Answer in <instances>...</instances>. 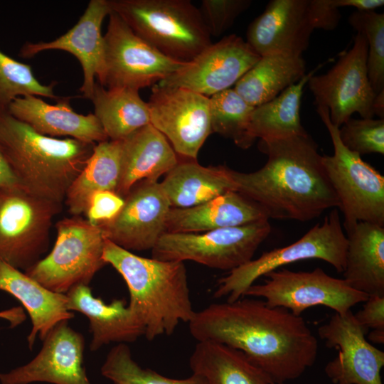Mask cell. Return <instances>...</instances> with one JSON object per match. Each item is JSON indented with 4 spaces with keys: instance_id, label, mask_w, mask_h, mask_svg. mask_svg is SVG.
Listing matches in <instances>:
<instances>
[{
    "instance_id": "1",
    "label": "cell",
    "mask_w": 384,
    "mask_h": 384,
    "mask_svg": "<svg viewBox=\"0 0 384 384\" xmlns=\"http://www.w3.org/2000/svg\"><path fill=\"white\" fill-rule=\"evenodd\" d=\"M188 325L196 340L240 351L276 383L300 377L318 353V340L301 316L264 300L212 304L196 311Z\"/></svg>"
},
{
    "instance_id": "2",
    "label": "cell",
    "mask_w": 384,
    "mask_h": 384,
    "mask_svg": "<svg viewBox=\"0 0 384 384\" xmlns=\"http://www.w3.org/2000/svg\"><path fill=\"white\" fill-rule=\"evenodd\" d=\"M258 148L267 156L262 168L250 173L229 169V174L236 191L258 203L269 218L309 221L338 208L318 145L308 134L260 139Z\"/></svg>"
},
{
    "instance_id": "3",
    "label": "cell",
    "mask_w": 384,
    "mask_h": 384,
    "mask_svg": "<svg viewBox=\"0 0 384 384\" xmlns=\"http://www.w3.org/2000/svg\"><path fill=\"white\" fill-rule=\"evenodd\" d=\"M103 259L125 281L128 306L149 341L171 335L181 322L188 323L193 317L183 262L141 257L107 239Z\"/></svg>"
},
{
    "instance_id": "4",
    "label": "cell",
    "mask_w": 384,
    "mask_h": 384,
    "mask_svg": "<svg viewBox=\"0 0 384 384\" xmlns=\"http://www.w3.org/2000/svg\"><path fill=\"white\" fill-rule=\"evenodd\" d=\"M43 135L8 112H0V150L21 186L62 204L95 145Z\"/></svg>"
},
{
    "instance_id": "5",
    "label": "cell",
    "mask_w": 384,
    "mask_h": 384,
    "mask_svg": "<svg viewBox=\"0 0 384 384\" xmlns=\"http://www.w3.org/2000/svg\"><path fill=\"white\" fill-rule=\"evenodd\" d=\"M112 11L164 55L189 62L210 46L199 9L188 0H110Z\"/></svg>"
},
{
    "instance_id": "6",
    "label": "cell",
    "mask_w": 384,
    "mask_h": 384,
    "mask_svg": "<svg viewBox=\"0 0 384 384\" xmlns=\"http://www.w3.org/2000/svg\"><path fill=\"white\" fill-rule=\"evenodd\" d=\"M347 238L343 231L338 208H334L322 223H318L296 242L263 253L255 260L234 269L218 281L215 298L238 300L262 276L280 267L309 259L325 261L338 273L346 267Z\"/></svg>"
},
{
    "instance_id": "7",
    "label": "cell",
    "mask_w": 384,
    "mask_h": 384,
    "mask_svg": "<svg viewBox=\"0 0 384 384\" xmlns=\"http://www.w3.org/2000/svg\"><path fill=\"white\" fill-rule=\"evenodd\" d=\"M316 112L334 146V154L323 155L322 162L338 197L346 231L358 222L384 226V176L343 144L327 107L316 106Z\"/></svg>"
},
{
    "instance_id": "8",
    "label": "cell",
    "mask_w": 384,
    "mask_h": 384,
    "mask_svg": "<svg viewBox=\"0 0 384 384\" xmlns=\"http://www.w3.org/2000/svg\"><path fill=\"white\" fill-rule=\"evenodd\" d=\"M57 238L50 253L24 272L47 289L66 294L73 287L89 285L106 264L105 237L102 230L80 216L55 224Z\"/></svg>"
},
{
    "instance_id": "9",
    "label": "cell",
    "mask_w": 384,
    "mask_h": 384,
    "mask_svg": "<svg viewBox=\"0 0 384 384\" xmlns=\"http://www.w3.org/2000/svg\"><path fill=\"white\" fill-rule=\"evenodd\" d=\"M62 204L23 187L0 189V260L23 272L41 260Z\"/></svg>"
},
{
    "instance_id": "10",
    "label": "cell",
    "mask_w": 384,
    "mask_h": 384,
    "mask_svg": "<svg viewBox=\"0 0 384 384\" xmlns=\"http://www.w3.org/2000/svg\"><path fill=\"white\" fill-rule=\"evenodd\" d=\"M271 232L269 220L200 233H164L151 250L152 258L191 260L225 270L236 269L251 260Z\"/></svg>"
},
{
    "instance_id": "11",
    "label": "cell",
    "mask_w": 384,
    "mask_h": 384,
    "mask_svg": "<svg viewBox=\"0 0 384 384\" xmlns=\"http://www.w3.org/2000/svg\"><path fill=\"white\" fill-rule=\"evenodd\" d=\"M109 16L104 37L103 87L135 90L154 85L186 63L164 55L137 36L115 12Z\"/></svg>"
},
{
    "instance_id": "12",
    "label": "cell",
    "mask_w": 384,
    "mask_h": 384,
    "mask_svg": "<svg viewBox=\"0 0 384 384\" xmlns=\"http://www.w3.org/2000/svg\"><path fill=\"white\" fill-rule=\"evenodd\" d=\"M265 276L267 279L262 284H253L244 296L263 298L270 306L284 308L296 316L320 305L343 315L369 297L351 287L343 279L331 277L319 267L310 272L282 268Z\"/></svg>"
},
{
    "instance_id": "13",
    "label": "cell",
    "mask_w": 384,
    "mask_h": 384,
    "mask_svg": "<svg viewBox=\"0 0 384 384\" xmlns=\"http://www.w3.org/2000/svg\"><path fill=\"white\" fill-rule=\"evenodd\" d=\"M367 57V41L357 33L353 46L330 70L307 82L316 105L327 107L331 122L338 128L356 112L362 118L374 117L376 95L368 77Z\"/></svg>"
},
{
    "instance_id": "14",
    "label": "cell",
    "mask_w": 384,
    "mask_h": 384,
    "mask_svg": "<svg viewBox=\"0 0 384 384\" xmlns=\"http://www.w3.org/2000/svg\"><path fill=\"white\" fill-rule=\"evenodd\" d=\"M147 103L150 124L167 139L177 155L197 160L201 148L213 133L209 97L156 83Z\"/></svg>"
},
{
    "instance_id": "15",
    "label": "cell",
    "mask_w": 384,
    "mask_h": 384,
    "mask_svg": "<svg viewBox=\"0 0 384 384\" xmlns=\"http://www.w3.org/2000/svg\"><path fill=\"white\" fill-rule=\"evenodd\" d=\"M260 56L240 36L211 43L178 70L158 82L210 96L232 88Z\"/></svg>"
},
{
    "instance_id": "16",
    "label": "cell",
    "mask_w": 384,
    "mask_h": 384,
    "mask_svg": "<svg viewBox=\"0 0 384 384\" xmlns=\"http://www.w3.org/2000/svg\"><path fill=\"white\" fill-rule=\"evenodd\" d=\"M366 331L351 310L343 315L335 313L319 327V336L326 345L338 350L324 368L334 384H383L384 352L366 339Z\"/></svg>"
},
{
    "instance_id": "17",
    "label": "cell",
    "mask_w": 384,
    "mask_h": 384,
    "mask_svg": "<svg viewBox=\"0 0 384 384\" xmlns=\"http://www.w3.org/2000/svg\"><path fill=\"white\" fill-rule=\"evenodd\" d=\"M124 198L121 210L112 220L96 225L107 240L127 250H151L166 233L171 208L161 183L141 181Z\"/></svg>"
},
{
    "instance_id": "18",
    "label": "cell",
    "mask_w": 384,
    "mask_h": 384,
    "mask_svg": "<svg viewBox=\"0 0 384 384\" xmlns=\"http://www.w3.org/2000/svg\"><path fill=\"white\" fill-rule=\"evenodd\" d=\"M68 321L56 325L28 363L0 373L1 384H92L84 366L85 338Z\"/></svg>"
},
{
    "instance_id": "19",
    "label": "cell",
    "mask_w": 384,
    "mask_h": 384,
    "mask_svg": "<svg viewBox=\"0 0 384 384\" xmlns=\"http://www.w3.org/2000/svg\"><path fill=\"white\" fill-rule=\"evenodd\" d=\"M112 9L110 0H91L77 23L65 34L49 42H26L19 55L31 58L41 52L60 50L73 55L83 71V82L80 88L82 97L90 100L95 78L101 83L104 76V37L102 24Z\"/></svg>"
},
{
    "instance_id": "20",
    "label": "cell",
    "mask_w": 384,
    "mask_h": 384,
    "mask_svg": "<svg viewBox=\"0 0 384 384\" xmlns=\"http://www.w3.org/2000/svg\"><path fill=\"white\" fill-rule=\"evenodd\" d=\"M314 30L309 0H271L249 25L246 42L260 56L302 55Z\"/></svg>"
},
{
    "instance_id": "21",
    "label": "cell",
    "mask_w": 384,
    "mask_h": 384,
    "mask_svg": "<svg viewBox=\"0 0 384 384\" xmlns=\"http://www.w3.org/2000/svg\"><path fill=\"white\" fill-rule=\"evenodd\" d=\"M70 100L60 97L50 105L35 95L19 97L9 105L8 112L45 136L69 137L92 144L109 140L96 116L75 112Z\"/></svg>"
},
{
    "instance_id": "22",
    "label": "cell",
    "mask_w": 384,
    "mask_h": 384,
    "mask_svg": "<svg viewBox=\"0 0 384 384\" xmlns=\"http://www.w3.org/2000/svg\"><path fill=\"white\" fill-rule=\"evenodd\" d=\"M257 203L236 191H230L202 204L189 208H171L166 233H200L242 226L269 220Z\"/></svg>"
},
{
    "instance_id": "23",
    "label": "cell",
    "mask_w": 384,
    "mask_h": 384,
    "mask_svg": "<svg viewBox=\"0 0 384 384\" xmlns=\"http://www.w3.org/2000/svg\"><path fill=\"white\" fill-rule=\"evenodd\" d=\"M66 295L67 309L84 314L90 323L92 339L90 349L94 352L110 343H127L144 336V329L124 299L105 304L92 295L89 285L73 287Z\"/></svg>"
},
{
    "instance_id": "24",
    "label": "cell",
    "mask_w": 384,
    "mask_h": 384,
    "mask_svg": "<svg viewBox=\"0 0 384 384\" xmlns=\"http://www.w3.org/2000/svg\"><path fill=\"white\" fill-rule=\"evenodd\" d=\"M0 291L18 299L28 312L32 327L27 337L33 349L37 336L43 341L58 324L74 318L68 310L66 294L51 291L24 272L0 260Z\"/></svg>"
},
{
    "instance_id": "25",
    "label": "cell",
    "mask_w": 384,
    "mask_h": 384,
    "mask_svg": "<svg viewBox=\"0 0 384 384\" xmlns=\"http://www.w3.org/2000/svg\"><path fill=\"white\" fill-rule=\"evenodd\" d=\"M167 139L151 124L122 140V169L117 193L124 198L143 180L158 181L178 163Z\"/></svg>"
},
{
    "instance_id": "26",
    "label": "cell",
    "mask_w": 384,
    "mask_h": 384,
    "mask_svg": "<svg viewBox=\"0 0 384 384\" xmlns=\"http://www.w3.org/2000/svg\"><path fill=\"white\" fill-rule=\"evenodd\" d=\"M346 233L344 281L368 296H384V226L358 222Z\"/></svg>"
},
{
    "instance_id": "27",
    "label": "cell",
    "mask_w": 384,
    "mask_h": 384,
    "mask_svg": "<svg viewBox=\"0 0 384 384\" xmlns=\"http://www.w3.org/2000/svg\"><path fill=\"white\" fill-rule=\"evenodd\" d=\"M229 169L203 166L197 160L179 157L160 183L171 208L193 207L236 191Z\"/></svg>"
},
{
    "instance_id": "28",
    "label": "cell",
    "mask_w": 384,
    "mask_h": 384,
    "mask_svg": "<svg viewBox=\"0 0 384 384\" xmlns=\"http://www.w3.org/2000/svg\"><path fill=\"white\" fill-rule=\"evenodd\" d=\"M302 55L277 53L260 56L233 87L255 107L279 95L306 75Z\"/></svg>"
},
{
    "instance_id": "29",
    "label": "cell",
    "mask_w": 384,
    "mask_h": 384,
    "mask_svg": "<svg viewBox=\"0 0 384 384\" xmlns=\"http://www.w3.org/2000/svg\"><path fill=\"white\" fill-rule=\"evenodd\" d=\"M193 373L207 384H272L242 352L213 341H198L189 359Z\"/></svg>"
},
{
    "instance_id": "30",
    "label": "cell",
    "mask_w": 384,
    "mask_h": 384,
    "mask_svg": "<svg viewBox=\"0 0 384 384\" xmlns=\"http://www.w3.org/2000/svg\"><path fill=\"white\" fill-rule=\"evenodd\" d=\"M122 140H107L95 145L85 167L70 186L65 198L73 216L85 214L96 192L117 193L122 169Z\"/></svg>"
},
{
    "instance_id": "31",
    "label": "cell",
    "mask_w": 384,
    "mask_h": 384,
    "mask_svg": "<svg viewBox=\"0 0 384 384\" xmlns=\"http://www.w3.org/2000/svg\"><path fill=\"white\" fill-rule=\"evenodd\" d=\"M94 114L110 140H123L150 124L148 103L139 91L124 87L106 88L96 82L90 100Z\"/></svg>"
},
{
    "instance_id": "32",
    "label": "cell",
    "mask_w": 384,
    "mask_h": 384,
    "mask_svg": "<svg viewBox=\"0 0 384 384\" xmlns=\"http://www.w3.org/2000/svg\"><path fill=\"white\" fill-rule=\"evenodd\" d=\"M319 68L320 65L311 70L299 81L288 87L272 100L254 107L250 132L255 140L307 134L300 119L302 97L309 78Z\"/></svg>"
},
{
    "instance_id": "33",
    "label": "cell",
    "mask_w": 384,
    "mask_h": 384,
    "mask_svg": "<svg viewBox=\"0 0 384 384\" xmlns=\"http://www.w3.org/2000/svg\"><path fill=\"white\" fill-rule=\"evenodd\" d=\"M209 99L212 132L232 139L242 149L251 146L255 141L250 132L254 107L233 88L216 93Z\"/></svg>"
},
{
    "instance_id": "34",
    "label": "cell",
    "mask_w": 384,
    "mask_h": 384,
    "mask_svg": "<svg viewBox=\"0 0 384 384\" xmlns=\"http://www.w3.org/2000/svg\"><path fill=\"white\" fill-rule=\"evenodd\" d=\"M101 374L114 384H207L196 373L186 378L166 377L151 369L141 367L132 358L126 343L110 349L100 369Z\"/></svg>"
},
{
    "instance_id": "35",
    "label": "cell",
    "mask_w": 384,
    "mask_h": 384,
    "mask_svg": "<svg viewBox=\"0 0 384 384\" xmlns=\"http://www.w3.org/2000/svg\"><path fill=\"white\" fill-rule=\"evenodd\" d=\"M56 82L41 83L30 65L19 62L0 50V112H8L16 98L27 95L59 99L53 92Z\"/></svg>"
},
{
    "instance_id": "36",
    "label": "cell",
    "mask_w": 384,
    "mask_h": 384,
    "mask_svg": "<svg viewBox=\"0 0 384 384\" xmlns=\"http://www.w3.org/2000/svg\"><path fill=\"white\" fill-rule=\"evenodd\" d=\"M348 23L368 43V77L375 95L384 90V14L355 11Z\"/></svg>"
},
{
    "instance_id": "37",
    "label": "cell",
    "mask_w": 384,
    "mask_h": 384,
    "mask_svg": "<svg viewBox=\"0 0 384 384\" xmlns=\"http://www.w3.org/2000/svg\"><path fill=\"white\" fill-rule=\"evenodd\" d=\"M343 144L360 156L384 154V119L349 118L338 129Z\"/></svg>"
},
{
    "instance_id": "38",
    "label": "cell",
    "mask_w": 384,
    "mask_h": 384,
    "mask_svg": "<svg viewBox=\"0 0 384 384\" xmlns=\"http://www.w3.org/2000/svg\"><path fill=\"white\" fill-rule=\"evenodd\" d=\"M251 4L250 0H203L199 10L210 36H219Z\"/></svg>"
},
{
    "instance_id": "39",
    "label": "cell",
    "mask_w": 384,
    "mask_h": 384,
    "mask_svg": "<svg viewBox=\"0 0 384 384\" xmlns=\"http://www.w3.org/2000/svg\"><path fill=\"white\" fill-rule=\"evenodd\" d=\"M124 203V198L116 192L98 191L90 198L84 215L93 225L107 223L119 213Z\"/></svg>"
},
{
    "instance_id": "40",
    "label": "cell",
    "mask_w": 384,
    "mask_h": 384,
    "mask_svg": "<svg viewBox=\"0 0 384 384\" xmlns=\"http://www.w3.org/2000/svg\"><path fill=\"white\" fill-rule=\"evenodd\" d=\"M309 14L314 29H335L341 14L333 0H309Z\"/></svg>"
},
{
    "instance_id": "41",
    "label": "cell",
    "mask_w": 384,
    "mask_h": 384,
    "mask_svg": "<svg viewBox=\"0 0 384 384\" xmlns=\"http://www.w3.org/2000/svg\"><path fill=\"white\" fill-rule=\"evenodd\" d=\"M363 308L354 314L356 321L365 329L384 330V296L370 295Z\"/></svg>"
},
{
    "instance_id": "42",
    "label": "cell",
    "mask_w": 384,
    "mask_h": 384,
    "mask_svg": "<svg viewBox=\"0 0 384 384\" xmlns=\"http://www.w3.org/2000/svg\"><path fill=\"white\" fill-rule=\"evenodd\" d=\"M337 8L350 6L358 11H374L384 5L383 0H333Z\"/></svg>"
},
{
    "instance_id": "43",
    "label": "cell",
    "mask_w": 384,
    "mask_h": 384,
    "mask_svg": "<svg viewBox=\"0 0 384 384\" xmlns=\"http://www.w3.org/2000/svg\"><path fill=\"white\" fill-rule=\"evenodd\" d=\"M22 187L0 150V189Z\"/></svg>"
},
{
    "instance_id": "44",
    "label": "cell",
    "mask_w": 384,
    "mask_h": 384,
    "mask_svg": "<svg viewBox=\"0 0 384 384\" xmlns=\"http://www.w3.org/2000/svg\"><path fill=\"white\" fill-rule=\"evenodd\" d=\"M0 319L10 324V327H16L22 324L26 319V314L21 306H15L0 311Z\"/></svg>"
},
{
    "instance_id": "45",
    "label": "cell",
    "mask_w": 384,
    "mask_h": 384,
    "mask_svg": "<svg viewBox=\"0 0 384 384\" xmlns=\"http://www.w3.org/2000/svg\"><path fill=\"white\" fill-rule=\"evenodd\" d=\"M373 107L374 115L379 117L380 119H384V90L375 95Z\"/></svg>"
},
{
    "instance_id": "46",
    "label": "cell",
    "mask_w": 384,
    "mask_h": 384,
    "mask_svg": "<svg viewBox=\"0 0 384 384\" xmlns=\"http://www.w3.org/2000/svg\"><path fill=\"white\" fill-rule=\"evenodd\" d=\"M368 338L376 343H384V330H372L369 334Z\"/></svg>"
},
{
    "instance_id": "47",
    "label": "cell",
    "mask_w": 384,
    "mask_h": 384,
    "mask_svg": "<svg viewBox=\"0 0 384 384\" xmlns=\"http://www.w3.org/2000/svg\"><path fill=\"white\" fill-rule=\"evenodd\" d=\"M272 384H282V383H272Z\"/></svg>"
}]
</instances>
